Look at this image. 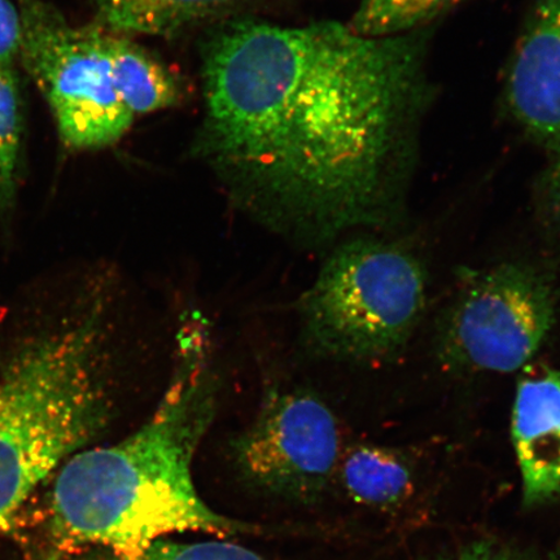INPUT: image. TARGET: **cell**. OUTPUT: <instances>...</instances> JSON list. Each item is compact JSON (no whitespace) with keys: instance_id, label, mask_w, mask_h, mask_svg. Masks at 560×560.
<instances>
[{"instance_id":"e0dca14e","label":"cell","mask_w":560,"mask_h":560,"mask_svg":"<svg viewBox=\"0 0 560 560\" xmlns=\"http://www.w3.org/2000/svg\"><path fill=\"white\" fill-rule=\"evenodd\" d=\"M429 560H524L520 552L505 545L490 541L472 542L450 555Z\"/></svg>"},{"instance_id":"277c9868","label":"cell","mask_w":560,"mask_h":560,"mask_svg":"<svg viewBox=\"0 0 560 560\" xmlns=\"http://www.w3.org/2000/svg\"><path fill=\"white\" fill-rule=\"evenodd\" d=\"M425 275L400 245L341 244L298 303L307 348L322 359L374 361L409 341L423 313Z\"/></svg>"},{"instance_id":"9c48e42d","label":"cell","mask_w":560,"mask_h":560,"mask_svg":"<svg viewBox=\"0 0 560 560\" xmlns=\"http://www.w3.org/2000/svg\"><path fill=\"white\" fill-rule=\"evenodd\" d=\"M511 439L525 506L560 499V371H530L517 383Z\"/></svg>"},{"instance_id":"30bf717a","label":"cell","mask_w":560,"mask_h":560,"mask_svg":"<svg viewBox=\"0 0 560 560\" xmlns=\"http://www.w3.org/2000/svg\"><path fill=\"white\" fill-rule=\"evenodd\" d=\"M105 47L117 94L135 117L170 108L178 102L177 81L142 47L108 31Z\"/></svg>"},{"instance_id":"3957f363","label":"cell","mask_w":560,"mask_h":560,"mask_svg":"<svg viewBox=\"0 0 560 560\" xmlns=\"http://www.w3.org/2000/svg\"><path fill=\"white\" fill-rule=\"evenodd\" d=\"M102 306L27 342L0 376V525L114 410Z\"/></svg>"},{"instance_id":"5bb4252c","label":"cell","mask_w":560,"mask_h":560,"mask_svg":"<svg viewBox=\"0 0 560 560\" xmlns=\"http://www.w3.org/2000/svg\"><path fill=\"white\" fill-rule=\"evenodd\" d=\"M21 102L13 69H0V209L11 208L16 194L21 143Z\"/></svg>"},{"instance_id":"6da1fadb","label":"cell","mask_w":560,"mask_h":560,"mask_svg":"<svg viewBox=\"0 0 560 560\" xmlns=\"http://www.w3.org/2000/svg\"><path fill=\"white\" fill-rule=\"evenodd\" d=\"M416 33L231 24L202 62L200 156L241 208L311 242L395 219L424 97Z\"/></svg>"},{"instance_id":"8fae6325","label":"cell","mask_w":560,"mask_h":560,"mask_svg":"<svg viewBox=\"0 0 560 560\" xmlns=\"http://www.w3.org/2000/svg\"><path fill=\"white\" fill-rule=\"evenodd\" d=\"M341 479L355 502L382 510L400 506L415 488L411 468L401 455L373 445L357 446L347 454Z\"/></svg>"},{"instance_id":"4fadbf2b","label":"cell","mask_w":560,"mask_h":560,"mask_svg":"<svg viewBox=\"0 0 560 560\" xmlns=\"http://www.w3.org/2000/svg\"><path fill=\"white\" fill-rule=\"evenodd\" d=\"M466 0H362L350 30L363 37L416 33Z\"/></svg>"},{"instance_id":"8992f818","label":"cell","mask_w":560,"mask_h":560,"mask_svg":"<svg viewBox=\"0 0 560 560\" xmlns=\"http://www.w3.org/2000/svg\"><path fill=\"white\" fill-rule=\"evenodd\" d=\"M550 280L530 266L503 264L489 270L454 305L441 335L447 366L513 373L528 363L556 325Z\"/></svg>"},{"instance_id":"2e32d148","label":"cell","mask_w":560,"mask_h":560,"mask_svg":"<svg viewBox=\"0 0 560 560\" xmlns=\"http://www.w3.org/2000/svg\"><path fill=\"white\" fill-rule=\"evenodd\" d=\"M21 18L11 0H0V69H13L20 55Z\"/></svg>"},{"instance_id":"ba28073f","label":"cell","mask_w":560,"mask_h":560,"mask_svg":"<svg viewBox=\"0 0 560 560\" xmlns=\"http://www.w3.org/2000/svg\"><path fill=\"white\" fill-rule=\"evenodd\" d=\"M508 103L517 124L560 150V0H537L511 60Z\"/></svg>"},{"instance_id":"52a82bcc","label":"cell","mask_w":560,"mask_h":560,"mask_svg":"<svg viewBox=\"0 0 560 560\" xmlns=\"http://www.w3.org/2000/svg\"><path fill=\"white\" fill-rule=\"evenodd\" d=\"M339 454L334 412L304 389L270 390L254 422L231 445L247 485L299 502H313L325 492Z\"/></svg>"},{"instance_id":"7c38bea8","label":"cell","mask_w":560,"mask_h":560,"mask_svg":"<svg viewBox=\"0 0 560 560\" xmlns=\"http://www.w3.org/2000/svg\"><path fill=\"white\" fill-rule=\"evenodd\" d=\"M235 0H96L112 32L167 35L184 30Z\"/></svg>"},{"instance_id":"9a60e30c","label":"cell","mask_w":560,"mask_h":560,"mask_svg":"<svg viewBox=\"0 0 560 560\" xmlns=\"http://www.w3.org/2000/svg\"><path fill=\"white\" fill-rule=\"evenodd\" d=\"M121 560H268L244 546L226 541L175 542L158 540Z\"/></svg>"},{"instance_id":"5b68a950","label":"cell","mask_w":560,"mask_h":560,"mask_svg":"<svg viewBox=\"0 0 560 560\" xmlns=\"http://www.w3.org/2000/svg\"><path fill=\"white\" fill-rule=\"evenodd\" d=\"M19 12V59L50 104L65 143L96 150L120 140L135 115L112 79L105 31L69 24L42 0H20Z\"/></svg>"},{"instance_id":"ac0fdd59","label":"cell","mask_w":560,"mask_h":560,"mask_svg":"<svg viewBox=\"0 0 560 560\" xmlns=\"http://www.w3.org/2000/svg\"><path fill=\"white\" fill-rule=\"evenodd\" d=\"M545 198L551 215L560 226V150L555 152V159L545 178Z\"/></svg>"},{"instance_id":"7a4b0ae2","label":"cell","mask_w":560,"mask_h":560,"mask_svg":"<svg viewBox=\"0 0 560 560\" xmlns=\"http://www.w3.org/2000/svg\"><path fill=\"white\" fill-rule=\"evenodd\" d=\"M212 353L208 319L185 313L171 381L151 417L118 443L66 462L50 508L52 540L61 548L103 546L121 559L180 532L250 529L210 509L194 482L195 454L219 401Z\"/></svg>"}]
</instances>
